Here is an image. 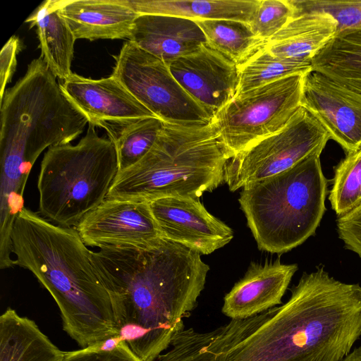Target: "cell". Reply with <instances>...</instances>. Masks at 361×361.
I'll use <instances>...</instances> for the list:
<instances>
[{
	"label": "cell",
	"mask_w": 361,
	"mask_h": 361,
	"mask_svg": "<svg viewBox=\"0 0 361 361\" xmlns=\"http://www.w3.org/2000/svg\"><path fill=\"white\" fill-rule=\"evenodd\" d=\"M290 292L280 306L212 331L181 329L168 361H342L361 336V286L318 268Z\"/></svg>",
	"instance_id": "6da1fadb"
},
{
	"label": "cell",
	"mask_w": 361,
	"mask_h": 361,
	"mask_svg": "<svg viewBox=\"0 0 361 361\" xmlns=\"http://www.w3.org/2000/svg\"><path fill=\"white\" fill-rule=\"evenodd\" d=\"M60 13L76 39L91 41L128 39L139 16L123 0H62Z\"/></svg>",
	"instance_id": "ac0fdd59"
},
{
	"label": "cell",
	"mask_w": 361,
	"mask_h": 361,
	"mask_svg": "<svg viewBox=\"0 0 361 361\" xmlns=\"http://www.w3.org/2000/svg\"><path fill=\"white\" fill-rule=\"evenodd\" d=\"M87 246L99 249L151 245L162 238L149 202L106 198L75 227Z\"/></svg>",
	"instance_id": "8fae6325"
},
{
	"label": "cell",
	"mask_w": 361,
	"mask_h": 361,
	"mask_svg": "<svg viewBox=\"0 0 361 361\" xmlns=\"http://www.w3.org/2000/svg\"><path fill=\"white\" fill-rule=\"evenodd\" d=\"M149 206L163 238L201 255L212 253L233 238L232 229L198 199L166 197L149 202Z\"/></svg>",
	"instance_id": "5bb4252c"
},
{
	"label": "cell",
	"mask_w": 361,
	"mask_h": 361,
	"mask_svg": "<svg viewBox=\"0 0 361 361\" xmlns=\"http://www.w3.org/2000/svg\"><path fill=\"white\" fill-rule=\"evenodd\" d=\"M231 158L213 121L202 126L164 123L147 154L118 172L106 198L198 199L225 183V167Z\"/></svg>",
	"instance_id": "5b68a950"
},
{
	"label": "cell",
	"mask_w": 361,
	"mask_h": 361,
	"mask_svg": "<svg viewBox=\"0 0 361 361\" xmlns=\"http://www.w3.org/2000/svg\"><path fill=\"white\" fill-rule=\"evenodd\" d=\"M0 103V221L12 224L24 208L25 187L39 156L75 140L88 120L63 92L41 56L6 90Z\"/></svg>",
	"instance_id": "277c9868"
},
{
	"label": "cell",
	"mask_w": 361,
	"mask_h": 361,
	"mask_svg": "<svg viewBox=\"0 0 361 361\" xmlns=\"http://www.w3.org/2000/svg\"><path fill=\"white\" fill-rule=\"evenodd\" d=\"M163 125L157 117H147L102 126L116 147L118 172L133 166L147 154Z\"/></svg>",
	"instance_id": "d4e9b609"
},
{
	"label": "cell",
	"mask_w": 361,
	"mask_h": 361,
	"mask_svg": "<svg viewBox=\"0 0 361 361\" xmlns=\"http://www.w3.org/2000/svg\"><path fill=\"white\" fill-rule=\"evenodd\" d=\"M61 361H142L124 342L112 350L102 349L99 345L66 351Z\"/></svg>",
	"instance_id": "f546056e"
},
{
	"label": "cell",
	"mask_w": 361,
	"mask_h": 361,
	"mask_svg": "<svg viewBox=\"0 0 361 361\" xmlns=\"http://www.w3.org/2000/svg\"><path fill=\"white\" fill-rule=\"evenodd\" d=\"M312 71L361 94V27L338 32L312 60Z\"/></svg>",
	"instance_id": "603a6c76"
},
{
	"label": "cell",
	"mask_w": 361,
	"mask_h": 361,
	"mask_svg": "<svg viewBox=\"0 0 361 361\" xmlns=\"http://www.w3.org/2000/svg\"><path fill=\"white\" fill-rule=\"evenodd\" d=\"M342 361H361V345L350 351Z\"/></svg>",
	"instance_id": "d6a6232c"
},
{
	"label": "cell",
	"mask_w": 361,
	"mask_h": 361,
	"mask_svg": "<svg viewBox=\"0 0 361 361\" xmlns=\"http://www.w3.org/2000/svg\"><path fill=\"white\" fill-rule=\"evenodd\" d=\"M294 11H322L337 22L338 32L361 27V0H289Z\"/></svg>",
	"instance_id": "83f0119b"
},
{
	"label": "cell",
	"mask_w": 361,
	"mask_h": 361,
	"mask_svg": "<svg viewBox=\"0 0 361 361\" xmlns=\"http://www.w3.org/2000/svg\"><path fill=\"white\" fill-rule=\"evenodd\" d=\"M238 68L236 95L290 75L306 74L312 71V62L279 58L264 47Z\"/></svg>",
	"instance_id": "484cf974"
},
{
	"label": "cell",
	"mask_w": 361,
	"mask_h": 361,
	"mask_svg": "<svg viewBox=\"0 0 361 361\" xmlns=\"http://www.w3.org/2000/svg\"><path fill=\"white\" fill-rule=\"evenodd\" d=\"M66 353L15 310L8 307L0 316V361H61Z\"/></svg>",
	"instance_id": "44dd1931"
},
{
	"label": "cell",
	"mask_w": 361,
	"mask_h": 361,
	"mask_svg": "<svg viewBox=\"0 0 361 361\" xmlns=\"http://www.w3.org/2000/svg\"><path fill=\"white\" fill-rule=\"evenodd\" d=\"M301 106L345 154L361 148V94L312 71L304 76Z\"/></svg>",
	"instance_id": "7c38bea8"
},
{
	"label": "cell",
	"mask_w": 361,
	"mask_h": 361,
	"mask_svg": "<svg viewBox=\"0 0 361 361\" xmlns=\"http://www.w3.org/2000/svg\"><path fill=\"white\" fill-rule=\"evenodd\" d=\"M112 75L164 123L202 126L213 120L176 81L166 63L129 40L115 56Z\"/></svg>",
	"instance_id": "9c48e42d"
},
{
	"label": "cell",
	"mask_w": 361,
	"mask_h": 361,
	"mask_svg": "<svg viewBox=\"0 0 361 361\" xmlns=\"http://www.w3.org/2000/svg\"><path fill=\"white\" fill-rule=\"evenodd\" d=\"M140 14L174 16L192 20L221 19L250 23L261 0H123Z\"/></svg>",
	"instance_id": "7402d4cb"
},
{
	"label": "cell",
	"mask_w": 361,
	"mask_h": 361,
	"mask_svg": "<svg viewBox=\"0 0 361 361\" xmlns=\"http://www.w3.org/2000/svg\"><path fill=\"white\" fill-rule=\"evenodd\" d=\"M59 85L88 123L95 126L156 117L112 75L94 80L73 73Z\"/></svg>",
	"instance_id": "9a60e30c"
},
{
	"label": "cell",
	"mask_w": 361,
	"mask_h": 361,
	"mask_svg": "<svg viewBox=\"0 0 361 361\" xmlns=\"http://www.w3.org/2000/svg\"><path fill=\"white\" fill-rule=\"evenodd\" d=\"M168 66L180 85L213 118L236 95L238 66L207 42Z\"/></svg>",
	"instance_id": "4fadbf2b"
},
{
	"label": "cell",
	"mask_w": 361,
	"mask_h": 361,
	"mask_svg": "<svg viewBox=\"0 0 361 361\" xmlns=\"http://www.w3.org/2000/svg\"><path fill=\"white\" fill-rule=\"evenodd\" d=\"M128 40L167 64L207 42L203 32L195 21L158 14H140L133 23Z\"/></svg>",
	"instance_id": "e0dca14e"
},
{
	"label": "cell",
	"mask_w": 361,
	"mask_h": 361,
	"mask_svg": "<svg viewBox=\"0 0 361 361\" xmlns=\"http://www.w3.org/2000/svg\"><path fill=\"white\" fill-rule=\"evenodd\" d=\"M298 267L280 259L251 262L244 276L224 296L222 312L231 319H245L282 303V298Z\"/></svg>",
	"instance_id": "2e32d148"
},
{
	"label": "cell",
	"mask_w": 361,
	"mask_h": 361,
	"mask_svg": "<svg viewBox=\"0 0 361 361\" xmlns=\"http://www.w3.org/2000/svg\"><path fill=\"white\" fill-rule=\"evenodd\" d=\"M14 265L30 270L60 312L63 331L81 348L118 336L110 296L76 228L24 207L11 234Z\"/></svg>",
	"instance_id": "3957f363"
},
{
	"label": "cell",
	"mask_w": 361,
	"mask_h": 361,
	"mask_svg": "<svg viewBox=\"0 0 361 361\" xmlns=\"http://www.w3.org/2000/svg\"><path fill=\"white\" fill-rule=\"evenodd\" d=\"M62 0L43 1L25 20L30 27L35 26L41 56L58 78L67 79L73 73L71 63L75 37L60 13Z\"/></svg>",
	"instance_id": "ffe728a7"
},
{
	"label": "cell",
	"mask_w": 361,
	"mask_h": 361,
	"mask_svg": "<svg viewBox=\"0 0 361 361\" xmlns=\"http://www.w3.org/2000/svg\"><path fill=\"white\" fill-rule=\"evenodd\" d=\"M329 140L320 122L301 106L281 130L231 158L224 182L234 192L279 174L312 154H322Z\"/></svg>",
	"instance_id": "30bf717a"
},
{
	"label": "cell",
	"mask_w": 361,
	"mask_h": 361,
	"mask_svg": "<svg viewBox=\"0 0 361 361\" xmlns=\"http://www.w3.org/2000/svg\"><path fill=\"white\" fill-rule=\"evenodd\" d=\"M89 123L75 145H55L45 152L37 180L39 212L65 227H76L107 197L118 172L114 143Z\"/></svg>",
	"instance_id": "52a82bcc"
},
{
	"label": "cell",
	"mask_w": 361,
	"mask_h": 361,
	"mask_svg": "<svg viewBox=\"0 0 361 361\" xmlns=\"http://www.w3.org/2000/svg\"><path fill=\"white\" fill-rule=\"evenodd\" d=\"M193 21L203 32L207 42L238 66L267 42L257 37L247 23L221 19Z\"/></svg>",
	"instance_id": "cb8c5ba5"
},
{
	"label": "cell",
	"mask_w": 361,
	"mask_h": 361,
	"mask_svg": "<svg viewBox=\"0 0 361 361\" xmlns=\"http://www.w3.org/2000/svg\"><path fill=\"white\" fill-rule=\"evenodd\" d=\"M19 39L13 36L4 44L0 53V100L2 99L6 91V86L11 79L16 70L17 60L16 56L21 49Z\"/></svg>",
	"instance_id": "1f68e13d"
},
{
	"label": "cell",
	"mask_w": 361,
	"mask_h": 361,
	"mask_svg": "<svg viewBox=\"0 0 361 361\" xmlns=\"http://www.w3.org/2000/svg\"><path fill=\"white\" fill-rule=\"evenodd\" d=\"M337 229L345 247L361 258V205L350 213L338 217Z\"/></svg>",
	"instance_id": "4dcf8cb0"
},
{
	"label": "cell",
	"mask_w": 361,
	"mask_h": 361,
	"mask_svg": "<svg viewBox=\"0 0 361 361\" xmlns=\"http://www.w3.org/2000/svg\"><path fill=\"white\" fill-rule=\"evenodd\" d=\"M337 32V22L324 11H294L289 21L264 47L279 58L312 62Z\"/></svg>",
	"instance_id": "d6986e66"
},
{
	"label": "cell",
	"mask_w": 361,
	"mask_h": 361,
	"mask_svg": "<svg viewBox=\"0 0 361 361\" xmlns=\"http://www.w3.org/2000/svg\"><path fill=\"white\" fill-rule=\"evenodd\" d=\"M320 155L242 188L240 207L259 250L284 253L314 234L327 194Z\"/></svg>",
	"instance_id": "8992f818"
},
{
	"label": "cell",
	"mask_w": 361,
	"mask_h": 361,
	"mask_svg": "<svg viewBox=\"0 0 361 361\" xmlns=\"http://www.w3.org/2000/svg\"><path fill=\"white\" fill-rule=\"evenodd\" d=\"M293 13L289 0H261L250 25L257 37L267 42L286 25Z\"/></svg>",
	"instance_id": "f1b7e54d"
},
{
	"label": "cell",
	"mask_w": 361,
	"mask_h": 361,
	"mask_svg": "<svg viewBox=\"0 0 361 361\" xmlns=\"http://www.w3.org/2000/svg\"><path fill=\"white\" fill-rule=\"evenodd\" d=\"M329 200L338 217L361 205V148L345 154L335 166Z\"/></svg>",
	"instance_id": "4316f807"
},
{
	"label": "cell",
	"mask_w": 361,
	"mask_h": 361,
	"mask_svg": "<svg viewBox=\"0 0 361 361\" xmlns=\"http://www.w3.org/2000/svg\"><path fill=\"white\" fill-rule=\"evenodd\" d=\"M305 74L235 96L213 118L231 158L283 128L301 106Z\"/></svg>",
	"instance_id": "ba28073f"
},
{
	"label": "cell",
	"mask_w": 361,
	"mask_h": 361,
	"mask_svg": "<svg viewBox=\"0 0 361 361\" xmlns=\"http://www.w3.org/2000/svg\"><path fill=\"white\" fill-rule=\"evenodd\" d=\"M113 306L118 337L142 361H154L185 328L209 267L195 250L162 238L143 247L90 250Z\"/></svg>",
	"instance_id": "7a4b0ae2"
}]
</instances>
